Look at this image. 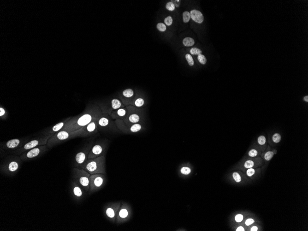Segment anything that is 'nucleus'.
Returning a JSON list of instances; mask_svg holds the SVG:
<instances>
[{"instance_id": "obj_1", "label": "nucleus", "mask_w": 308, "mask_h": 231, "mask_svg": "<svg viewBox=\"0 0 308 231\" xmlns=\"http://www.w3.org/2000/svg\"><path fill=\"white\" fill-rule=\"evenodd\" d=\"M102 114L100 106L93 105L86 108L79 115L71 118L61 131L74 132L88 124Z\"/></svg>"}, {"instance_id": "obj_2", "label": "nucleus", "mask_w": 308, "mask_h": 231, "mask_svg": "<svg viewBox=\"0 0 308 231\" xmlns=\"http://www.w3.org/2000/svg\"><path fill=\"white\" fill-rule=\"evenodd\" d=\"M79 168L85 170L91 174H106V155L95 158L88 159Z\"/></svg>"}, {"instance_id": "obj_3", "label": "nucleus", "mask_w": 308, "mask_h": 231, "mask_svg": "<svg viewBox=\"0 0 308 231\" xmlns=\"http://www.w3.org/2000/svg\"><path fill=\"white\" fill-rule=\"evenodd\" d=\"M22 162L20 156H9L1 164V172L6 175H13L20 169Z\"/></svg>"}, {"instance_id": "obj_4", "label": "nucleus", "mask_w": 308, "mask_h": 231, "mask_svg": "<svg viewBox=\"0 0 308 231\" xmlns=\"http://www.w3.org/2000/svg\"><path fill=\"white\" fill-rule=\"evenodd\" d=\"M52 135H42L40 137H37L29 141L20 148L12 151V153L16 155H20L25 151L31 150L37 146L46 145L48 139Z\"/></svg>"}, {"instance_id": "obj_5", "label": "nucleus", "mask_w": 308, "mask_h": 231, "mask_svg": "<svg viewBox=\"0 0 308 231\" xmlns=\"http://www.w3.org/2000/svg\"><path fill=\"white\" fill-rule=\"evenodd\" d=\"M98 131L118 132L120 131L115 124L114 121L107 113H102L97 119Z\"/></svg>"}, {"instance_id": "obj_6", "label": "nucleus", "mask_w": 308, "mask_h": 231, "mask_svg": "<svg viewBox=\"0 0 308 231\" xmlns=\"http://www.w3.org/2000/svg\"><path fill=\"white\" fill-rule=\"evenodd\" d=\"M91 174L82 168H74L72 171L73 179L83 187L87 193L90 189V177Z\"/></svg>"}, {"instance_id": "obj_7", "label": "nucleus", "mask_w": 308, "mask_h": 231, "mask_svg": "<svg viewBox=\"0 0 308 231\" xmlns=\"http://www.w3.org/2000/svg\"><path fill=\"white\" fill-rule=\"evenodd\" d=\"M73 138H75L73 132H71L67 131H61L52 135L48 139L46 145L48 149H51L62 142Z\"/></svg>"}, {"instance_id": "obj_8", "label": "nucleus", "mask_w": 308, "mask_h": 231, "mask_svg": "<svg viewBox=\"0 0 308 231\" xmlns=\"http://www.w3.org/2000/svg\"><path fill=\"white\" fill-rule=\"evenodd\" d=\"M104 174H91L90 177V189L88 194L91 195L102 188L106 183V178Z\"/></svg>"}, {"instance_id": "obj_9", "label": "nucleus", "mask_w": 308, "mask_h": 231, "mask_svg": "<svg viewBox=\"0 0 308 231\" xmlns=\"http://www.w3.org/2000/svg\"><path fill=\"white\" fill-rule=\"evenodd\" d=\"M127 107L128 109L127 114L125 118L123 120V121L127 124L141 123L143 120L142 112H141L138 108L131 105Z\"/></svg>"}, {"instance_id": "obj_10", "label": "nucleus", "mask_w": 308, "mask_h": 231, "mask_svg": "<svg viewBox=\"0 0 308 231\" xmlns=\"http://www.w3.org/2000/svg\"><path fill=\"white\" fill-rule=\"evenodd\" d=\"M97 118L93 120L88 124L82 127L80 129L73 132L75 138L77 137H86L94 135L98 132Z\"/></svg>"}, {"instance_id": "obj_11", "label": "nucleus", "mask_w": 308, "mask_h": 231, "mask_svg": "<svg viewBox=\"0 0 308 231\" xmlns=\"http://www.w3.org/2000/svg\"><path fill=\"white\" fill-rule=\"evenodd\" d=\"M122 204V202H110L104 207V213L109 221L113 223L116 222L119 211Z\"/></svg>"}, {"instance_id": "obj_12", "label": "nucleus", "mask_w": 308, "mask_h": 231, "mask_svg": "<svg viewBox=\"0 0 308 231\" xmlns=\"http://www.w3.org/2000/svg\"><path fill=\"white\" fill-rule=\"evenodd\" d=\"M108 146V142L107 140L97 142L91 148L89 154L88 159L95 158L106 155Z\"/></svg>"}, {"instance_id": "obj_13", "label": "nucleus", "mask_w": 308, "mask_h": 231, "mask_svg": "<svg viewBox=\"0 0 308 231\" xmlns=\"http://www.w3.org/2000/svg\"><path fill=\"white\" fill-rule=\"evenodd\" d=\"M47 145H40L25 151L20 155L23 161H28L41 156L48 150Z\"/></svg>"}, {"instance_id": "obj_14", "label": "nucleus", "mask_w": 308, "mask_h": 231, "mask_svg": "<svg viewBox=\"0 0 308 231\" xmlns=\"http://www.w3.org/2000/svg\"><path fill=\"white\" fill-rule=\"evenodd\" d=\"M114 122L120 131L125 134L136 133L143 129V125L140 123L127 124L122 120H115Z\"/></svg>"}, {"instance_id": "obj_15", "label": "nucleus", "mask_w": 308, "mask_h": 231, "mask_svg": "<svg viewBox=\"0 0 308 231\" xmlns=\"http://www.w3.org/2000/svg\"><path fill=\"white\" fill-rule=\"evenodd\" d=\"M131 207L127 202H122L116 218V222L118 224L124 223L129 221L131 217Z\"/></svg>"}, {"instance_id": "obj_16", "label": "nucleus", "mask_w": 308, "mask_h": 231, "mask_svg": "<svg viewBox=\"0 0 308 231\" xmlns=\"http://www.w3.org/2000/svg\"><path fill=\"white\" fill-rule=\"evenodd\" d=\"M29 140V138L11 139L4 143H1V148L6 151L17 150L25 145Z\"/></svg>"}, {"instance_id": "obj_17", "label": "nucleus", "mask_w": 308, "mask_h": 231, "mask_svg": "<svg viewBox=\"0 0 308 231\" xmlns=\"http://www.w3.org/2000/svg\"><path fill=\"white\" fill-rule=\"evenodd\" d=\"M93 144L91 142L76 154L75 156V168H79L88 159L89 154Z\"/></svg>"}, {"instance_id": "obj_18", "label": "nucleus", "mask_w": 308, "mask_h": 231, "mask_svg": "<svg viewBox=\"0 0 308 231\" xmlns=\"http://www.w3.org/2000/svg\"><path fill=\"white\" fill-rule=\"evenodd\" d=\"M71 191L73 196L76 200H80L84 197L85 193H87L74 179L72 182Z\"/></svg>"}, {"instance_id": "obj_19", "label": "nucleus", "mask_w": 308, "mask_h": 231, "mask_svg": "<svg viewBox=\"0 0 308 231\" xmlns=\"http://www.w3.org/2000/svg\"><path fill=\"white\" fill-rule=\"evenodd\" d=\"M70 118L71 117L67 118L65 120L57 123V124L49 128L48 129L45 130V131L43 132L42 135H52V136L55 133L61 131L64 127L66 123L68 122V121L70 119Z\"/></svg>"}, {"instance_id": "obj_20", "label": "nucleus", "mask_w": 308, "mask_h": 231, "mask_svg": "<svg viewBox=\"0 0 308 231\" xmlns=\"http://www.w3.org/2000/svg\"><path fill=\"white\" fill-rule=\"evenodd\" d=\"M124 105H123L121 101L118 99H113L111 102L110 106H109L107 108L102 109V113H107L110 115L113 111L115 110L121 108H124Z\"/></svg>"}, {"instance_id": "obj_21", "label": "nucleus", "mask_w": 308, "mask_h": 231, "mask_svg": "<svg viewBox=\"0 0 308 231\" xmlns=\"http://www.w3.org/2000/svg\"><path fill=\"white\" fill-rule=\"evenodd\" d=\"M128 112L127 107L125 108H121L119 109L113 111L110 114L111 117L113 120H123L127 116Z\"/></svg>"}, {"instance_id": "obj_22", "label": "nucleus", "mask_w": 308, "mask_h": 231, "mask_svg": "<svg viewBox=\"0 0 308 231\" xmlns=\"http://www.w3.org/2000/svg\"><path fill=\"white\" fill-rule=\"evenodd\" d=\"M122 102L125 106H128L131 104L132 102V98L134 95V91L131 89H127L123 91L122 93Z\"/></svg>"}, {"instance_id": "obj_23", "label": "nucleus", "mask_w": 308, "mask_h": 231, "mask_svg": "<svg viewBox=\"0 0 308 231\" xmlns=\"http://www.w3.org/2000/svg\"><path fill=\"white\" fill-rule=\"evenodd\" d=\"M191 18L196 23L201 24L204 20V17L202 13L199 11L193 9L190 12Z\"/></svg>"}, {"instance_id": "obj_24", "label": "nucleus", "mask_w": 308, "mask_h": 231, "mask_svg": "<svg viewBox=\"0 0 308 231\" xmlns=\"http://www.w3.org/2000/svg\"><path fill=\"white\" fill-rule=\"evenodd\" d=\"M144 100L141 97H138L132 101L131 105L136 107L137 108H139L144 106Z\"/></svg>"}, {"instance_id": "obj_25", "label": "nucleus", "mask_w": 308, "mask_h": 231, "mask_svg": "<svg viewBox=\"0 0 308 231\" xmlns=\"http://www.w3.org/2000/svg\"><path fill=\"white\" fill-rule=\"evenodd\" d=\"M276 152H277V151L275 150L272 151H268L264 154L263 158L266 161H269L271 160L275 154H276Z\"/></svg>"}, {"instance_id": "obj_26", "label": "nucleus", "mask_w": 308, "mask_h": 231, "mask_svg": "<svg viewBox=\"0 0 308 231\" xmlns=\"http://www.w3.org/2000/svg\"><path fill=\"white\" fill-rule=\"evenodd\" d=\"M183 44L184 46L186 47H190L193 46L195 44L194 39L190 37H187L184 38L183 40Z\"/></svg>"}, {"instance_id": "obj_27", "label": "nucleus", "mask_w": 308, "mask_h": 231, "mask_svg": "<svg viewBox=\"0 0 308 231\" xmlns=\"http://www.w3.org/2000/svg\"><path fill=\"white\" fill-rule=\"evenodd\" d=\"M8 117V113L3 107H0V118L1 120H6Z\"/></svg>"}, {"instance_id": "obj_28", "label": "nucleus", "mask_w": 308, "mask_h": 231, "mask_svg": "<svg viewBox=\"0 0 308 231\" xmlns=\"http://www.w3.org/2000/svg\"><path fill=\"white\" fill-rule=\"evenodd\" d=\"M255 163L254 161L252 160H246L244 163V166L245 168H252L255 166Z\"/></svg>"}, {"instance_id": "obj_29", "label": "nucleus", "mask_w": 308, "mask_h": 231, "mask_svg": "<svg viewBox=\"0 0 308 231\" xmlns=\"http://www.w3.org/2000/svg\"><path fill=\"white\" fill-rule=\"evenodd\" d=\"M258 151L257 149H252L251 150H249V151L248 154L249 157L251 158H255L259 154Z\"/></svg>"}, {"instance_id": "obj_30", "label": "nucleus", "mask_w": 308, "mask_h": 231, "mask_svg": "<svg viewBox=\"0 0 308 231\" xmlns=\"http://www.w3.org/2000/svg\"><path fill=\"white\" fill-rule=\"evenodd\" d=\"M191 14L189 12H184L183 13V20L184 23H188L191 19Z\"/></svg>"}, {"instance_id": "obj_31", "label": "nucleus", "mask_w": 308, "mask_h": 231, "mask_svg": "<svg viewBox=\"0 0 308 231\" xmlns=\"http://www.w3.org/2000/svg\"><path fill=\"white\" fill-rule=\"evenodd\" d=\"M272 138L273 141L274 142V143L278 144V143H279V142L281 141V136L280 134H278V133H275L273 135Z\"/></svg>"}, {"instance_id": "obj_32", "label": "nucleus", "mask_w": 308, "mask_h": 231, "mask_svg": "<svg viewBox=\"0 0 308 231\" xmlns=\"http://www.w3.org/2000/svg\"><path fill=\"white\" fill-rule=\"evenodd\" d=\"M258 143L259 145H261V146L265 145L266 143V137L263 135H261L259 136L258 138Z\"/></svg>"}, {"instance_id": "obj_33", "label": "nucleus", "mask_w": 308, "mask_h": 231, "mask_svg": "<svg viewBox=\"0 0 308 231\" xmlns=\"http://www.w3.org/2000/svg\"><path fill=\"white\" fill-rule=\"evenodd\" d=\"M190 53L193 55H199L201 54L202 51L201 50L197 48H192L190 50Z\"/></svg>"}, {"instance_id": "obj_34", "label": "nucleus", "mask_w": 308, "mask_h": 231, "mask_svg": "<svg viewBox=\"0 0 308 231\" xmlns=\"http://www.w3.org/2000/svg\"><path fill=\"white\" fill-rule=\"evenodd\" d=\"M185 58L187 61L188 64L190 65V66H193L194 64V60H193V58L191 56V55L189 54H187L185 55Z\"/></svg>"}, {"instance_id": "obj_35", "label": "nucleus", "mask_w": 308, "mask_h": 231, "mask_svg": "<svg viewBox=\"0 0 308 231\" xmlns=\"http://www.w3.org/2000/svg\"><path fill=\"white\" fill-rule=\"evenodd\" d=\"M198 59L201 64L205 65L207 62V59H206V57L203 55L201 54L198 55Z\"/></svg>"}, {"instance_id": "obj_36", "label": "nucleus", "mask_w": 308, "mask_h": 231, "mask_svg": "<svg viewBox=\"0 0 308 231\" xmlns=\"http://www.w3.org/2000/svg\"><path fill=\"white\" fill-rule=\"evenodd\" d=\"M156 28L159 31H161V32H164V31H166V30L167 29V27H166L165 25L162 23H158L156 25Z\"/></svg>"}, {"instance_id": "obj_37", "label": "nucleus", "mask_w": 308, "mask_h": 231, "mask_svg": "<svg viewBox=\"0 0 308 231\" xmlns=\"http://www.w3.org/2000/svg\"><path fill=\"white\" fill-rule=\"evenodd\" d=\"M166 8L167 10L170 11H172L174 10L175 9V6L174 3H172V1H169L168 2L166 5Z\"/></svg>"}, {"instance_id": "obj_38", "label": "nucleus", "mask_w": 308, "mask_h": 231, "mask_svg": "<svg viewBox=\"0 0 308 231\" xmlns=\"http://www.w3.org/2000/svg\"><path fill=\"white\" fill-rule=\"evenodd\" d=\"M233 179L237 183H239L241 181V178L239 174L237 172H233L232 174Z\"/></svg>"}, {"instance_id": "obj_39", "label": "nucleus", "mask_w": 308, "mask_h": 231, "mask_svg": "<svg viewBox=\"0 0 308 231\" xmlns=\"http://www.w3.org/2000/svg\"><path fill=\"white\" fill-rule=\"evenodd\" d=\"M172 22H173V20H172V18L171 16H168L167 17L165 18L164 23L168 26H170V25H172Z\"/></svg>"}, {"instance_id": "obj_40", "label": "nucleus", "mask_w": 308, "mask_h": 231, "mask_svg": "<svg viewBox=\"0 0 308 231\" xmlns=\"http://www.w3.org/2000/svg\"><path fill=\"white\" fill-rule=\"evenodd\" d=\"M191 170L188 167H183L181 169V172L183 174L187 175L190 174Z\"/></svg>"}, {"instance_id": "obj_41", "label": "nucleus", "mask_w": 308, "mask_h": 231, "mask_svg": "<svg viewBox=\"0 0 308 231\" xmlns=\"http://www.w3.org/2000/svg\"><path fill=\"white\" fill-rule=\"evenodd\" d=\"M255 173V170L253 168H249L246 171V174L249 177H251Z\"/></svg>"}, {"instance_id": "obj_42", "label": "nucleus", "mask_w": 308, "mask_h": 231, "mask_svg": "<svg viewBox=\"0 0 308 231\" xmlns=\"http://www.w3.org/2000/svg\"><path fill=\"white\" fill-rule=\"evenodd\" d=\"M243 218H244L243 217V215H242L241 214H238L237 215H236L235 219V221L237 222H240L243 220Z\"/></svg>"}, {"instance_id": "obj_43", "label": "nucleus", "mask_w": 308, "mask_h": 231, "mask_svg": "<svg viewBox=\"0 0 308 231\" xmlns=\"http://www.w3.org/2000/svg\"><path fill=\"white\" fill-rule=\"evenodd\" d=\"M172 2L174 3V5L175 7H179L181 3V1H179V0H173V1H171Z\"/></svg>"}, {"instance_id": "obj_44", "label": "nucleus", "mask_w": 308, "mask_h": 231, "mask_svg": "<svg viewBox=\"0 0 308 231\" xmlns=\"http://www.w3.org/2000/svg\"><path fill=\"white\" fill-rule=\"evenodd\" d=\"M254 222H255V221L252 219H248L245 221V224H246V226H249L250 225L253 224V223H254Z\"/></svg>"}, {"instance_id": "obj_45", "label": "nucleus", "mask_w": 308, "mask_h": 231, "mask_svg": "<svg viewBox=\"0 0 308 231\" xmlns=\"http://www.w3.org/2000/svg\"><path fill=\"white\" fill-rule=\"evenodd\" d=\"M245 229L244 228L242 227H239L238 228H237V229H236V231H244Z\"/></svg>"}, {"instance_id": "obj_46", "label": "nucleus", "mask_w": 308, "mask_h": 231, "mask_svg": "<svg viewBox=\"0 0 308 231\" xmlns=\"http://www.w3.org/2000/svg\"><path fill=\"white\" fill-rule=\"evenodd\" d=\"M258 230V227H256V226H254V227H252L251 229V231H257Z\"/></svg>"}, {"instance_id": "obj_47", "label": "nucleus", "mask_w": 308, "mask_h": 231, "mask_svg": "<svg viewBox=\"0 0 308 231\" xmlns=\"http://www.w3.org/2000/svg\"><path fill=\"white\" fill-rule=\"evenodd\" d=\"M304 101L305 102H308V95H306L304 97V98H303Z\"/></svg>"}]
</instances>
